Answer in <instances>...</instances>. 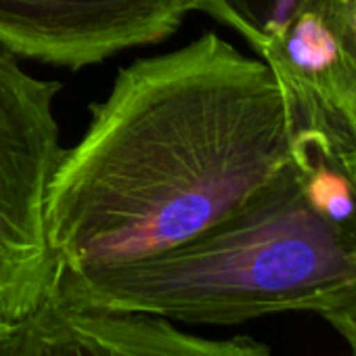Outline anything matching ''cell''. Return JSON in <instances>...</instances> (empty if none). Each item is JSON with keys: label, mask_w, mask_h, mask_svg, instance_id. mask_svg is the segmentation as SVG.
<instances>
[{"label": "cell", "mask_w": 356, "mask_h": 356, "mask_svg": "<svg viewBox=\"0 0 356 356\" xmlns=\"http://www.w3.org/2000/svg\"><path fill=\"white\" fill-rule=\"evenodd\" d=\"M296 136L275 72L214 32L132 61L55 176L47 229L59 277L193 239L268 181Z\"/></svg>", "instance_id": "1"}, {"label": "cell", "mask_w": 356, "mask_h": 356, "mask_svg": "<svg viewBox=\"0 0 356 356\" xmlns=\"http://www.w3.org/2000/svg\"><path fill=\"white\" fill-rule=\"evenodd\" d=\"M321 316L339 333V337L348 346L350 356H356V300L335 310H329Z\"/></svg>", "instance_id": "8"}, {"label": "cell", "mask_w": 356, "mask_h": 356, "mask_svg": "<svg viewBox=\"0 0 356 356\" xmlns=\"http://www.w3.org/2000/svg\"><path fill=\"white\" fill-rule=\"evenodd\" d=\"M53 296L187 325L325 314L356 300V178L298 124L289 159L229 216L161 254L61 275Z\"/></svg>", "instance_id": "2"}, {"label": "cell", "mask_w": 356, "mask_h": 356, "mask_svg": "<svg viewBox=\"0 0 356 356\" xmlns=\"http://www.w3.org/2000/svg\"><path fill=\"white\" fill-rule=\"evenodd\" d=\"M59 82L0 53V321L19 323L53 293L59 270L47 212L65 149L55 115Z\"/></svg>", "instance_id": "3"}, {"label": "cell", "mask_w": 356, "mask_h": 356, "mask_svg": "<svg viewBox=\"0 0 356 356\" xmlns=\"http://www.w3.org/2000/svg\"><path fill=\"white\" fill-rule=\"evenodd\" d=\"M3 356H273L250 335L204 337L172 321L143 314L90 310L51 296L13 325Z\"/></svg>", "instance_id": "6"}, {"label": "cell", "mask_w": 356, "mask_h": 356, "mask_svg": "<svg viewBox=\"0 0 356 356\" xmlns=\"http://www.w3.org/2000/svg\"><path fill=\"white\" fill-rule=\"evenodd\" d=\"M306 0H200V11L237 32L258 57Z\"/></svg>", "instance_id": "7"}, {"label": "cell", "mask_w": 356, "mask_h": 356, "mask_svg": "<svg viewBox=\"0 0 356 356\" xmlns=\"http://www.w3.org/2000/svg\"><path fill=\"white\" fill-rule=\"evenodd\" d=\"M260 59L356 178V0H306Z\"/></svg>", "instance_id": "4"}, {"label": "cell", "mask_w": 356, "mask_h": 356, "mask_svg": "<svg viewBox=\"0 0 356 356\" xmlns=\"http://www.w3.org/2000/svg\"><path fill=\"white\" fill-rule=\"evenodd\" d=\"M13 325H15V323H5V321H0V356H3V352H5V348H7V341H9V337H11Z\"/></svg>", "instance_id": "9"}, {"label": "cell", "mask_w": 356, "mask_h": 356, "mask_svg": "<svg viewBox=\"0 0 356 356\" xmlns=\"http://www.w3.org/2000/svg\"><path fill=\"white\" fill-rule=\"evenodd\" d=\"M193 11L200 0H0V49L78 72L161 42Z\"/></svg>", "instance_id": "5"}]
</instances>
